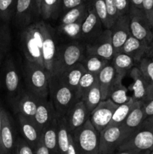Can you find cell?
Instances as JSON below:
<instances>
[{
    "instance_id": "cell-1",
    "label": "cell",
    "mask_w": 153,
    "mask_h": 154,
    "mask_svg": "<svg viewBox=\"0 0 153 154\" xmlns=\"http://www.w3.org/2000/svg\"><path fill=\"white\" fill-rule=\"evenodd\" d=\"M20 42L26 60L44 67L43 21L31 23L20 33Z\"/></svg>"
},
{
    "instance_id": "cell-2",
    "label": "cell",
    "mask_w": 153,
    "mask_h": 154,
    "mask_svg": "<svg viewBox=\"0 0 153 154\" xmlns=\"http://www.w3.org/2000/svg\"><path fill=\"white\" fill-rule=\"evenodd\" d=\"M49 96L59 115L65 116L79 99L75 92L68 87L57 75L49 76Z\"/></svg>"
},
{
    "instance_id": "cell-3",
    "label": "cell",
    "mask_w": 153,
    "mask_h": 154,
    "mask_svg": "<svg viewBox=\"0 0 153 154\" xmlns=\"http://www.w3.org/2000/svg\"><path fill=\"white\" fill-rule=\"evenodd\" d=\"M117 150L146 151L153 150V115L147 117L134 132L129 135Z\"/></svg>"
},
{
    "instance_id": "cell-4",
    "label": "cell",
    "mask_w": 153,
    "mask_h": 154,
    "mask_svg": "<svg viewBox=\"0 0 153 154\" xmlns=\"http://www.w3.org/2000/svg\"><path fill=\"white\" fill-rule=\"evenodd\" d=\"M24 72L27 90L41 99H48L50 75L45 69L26 60Z\"/></svg>"
},
{
    "instance_id": "cell-5",
    "label": "cell",
    "mask_w": 153,
    "mask_h": 154,
    "mask_svg": "<svg viewBox=\"0 0 153 154\" xmlns=\"http://www.w3.org/2000/svg\"><path fill=\"white\" fill-rule=\"evenodd\" d=\"M70 133L80 154H99V132L89 119Z\"/></svg>"
},
{
    "instance_id": "cell-6",
    "label": "cell",
    "mask_w": 153,
    "mask_h": 154,
    "mask_svg": "<svg viewBox=\"0 0 153 154\" xmlns=\"http://www.w3.org/2000/svg\"><path fill=\"white\" fill-rule=\"evenodd\" d=\"M85 43L76 41L59 45L57 51L54 75H59L70 66L80 63L85 54Z\"/></svg>"
},
{
    "instance_id": "cell-7",
    "label": "cell",
    "mask_w": 153,
    "mask_h": 154,
    "mask_svg": "<svg viewBox=\"0 0 153 154\" xmlns=\"http://www.w3.org/2000/svg\"><path fill=\"white\" fill-rule=\"evenodd\" d=\"M130 135L122 125L106 126L99 132V154H110L116 151Z\"/></svg>"
},
{
    "instance_id": "cell-8",
    "label": "cell",
    "mask_w": 153,
    "mask_h": 154,
    "mask_svg": "<svg viewBox=\"0 0 153 154\" xmlns=\"http://www.w3.org/2000/svg\"><path fill=\"white\" fill-rule=\"evenodd\" d=\"M130 35L151 46L153 42V28L142 9L131 6L129 11Z\"/></svg>"
},
{
    "instance_id": "cell-9",
    "label": "cell",
    "mask_w": 153,
    "mask_h": 154,
    "mask_svg": "<svg viewBox=\"0 0 153 154\" xmlns=\"http://www.w3.org/2000/svg\"><path fill=\"white\" fill-rule=\"evenodd\" d=\"M43 61L44 67L49 75L55 74L58 47L55 31L50 24L43 21Z\"/></svg>"
},
{
    "instance_id": "cell-10",
    "label": "cell",
    "mask_w": 153,
    "mask_h": 154,
    "mask_svg": "<svg viewBox=\"0 0 153 154\" xmlns=\"http://www.w3.org/2000/svg\"><path fill=\"white\" fill-rule=\"evenodd\" d=\"M85 54L96 55L111 61L115 54L110 29L104 31L92 42L86 44Z\"/></svg>"
},
{
    "instance_id": "cell-11",
    "label": "cell",
    "mask_w": 153,
    "mask_h": 154,
    "mask_svg": "<svg viewBox=\"0 0 153 154\" xmlns=\"http://www.w3.org/2000/svg\"><path fill=\"white\" fill-rule=\"evenodd\" d=\"M118 105L110 99L102 100L90 113L89 120L98 132L109 125Z\"/></svg>"
},
{
    "instance_id": "cell-12",
    "label": "cell",
    "mask_w": 153,
    "mask_h": 154,
    "mask_svg": "<svg viewBox=\"0 0 153 154\" xmlns=\"http://www.w3.org/2000/svg\"><path fill=\"white\" fill-rule=\"evenodd\" d=\"M43 99L33 94L29 90L20 92L14 100V108L16 114H21L28 118L33 120L38 106Z\"/></svg>"
},
{
    "instance_id": "cell-13",
    "label": "cell",
    "mask_w": 153,
    "mask_h": 154,
    "mask_svg": "<svg viewBox=\"0 0 153 154\" xmlns=\"http://www.w3.org/2000/svg\"><path fill=\"white\" fill-rule=\"evenodd\" d=\"M103 27L101 20L91 5L82 23L80 41L85 44L92 42L104 31Z\"/></svg>"
},
{
    "instance_id": "cell-14",
    "label": "cell",
    "mask_w": 153,
    "mask_h": 154,
    "mask_svg": "<svg viewBox=\"0 0 153 154\" xmlns=\"http://www.w3.org/2000/svg\"><path fill=\"white\" fill-rule=\"evenodd\" d=\"M110 29L111 31L112 46L116 54L120 51L128 38L130 35L129 15L119 17Z\"/></svg>"
},
{
    "instance_id": "cell-15",
    "label": "cell",
    "mask_w": 153,
    "mask_h": 154,
    "mask_svg": "<svg viewBox=\"0 0 153 154\" xmlns=\"http://www.w3.org/2000/svg\"><path fill=\"white\" fill-rule=\"evenodd\" d=\"M58 115V114L53 106L52 102L50 100H48V99H43L40 100L38 106L32 120L42 132L56 119Z\"/></svg>"
},
{
    "instance_id": "cell-16",
    "label": "cell",
    "mask_w": 153,
    "mask_h": 154,
    "mask_svg": "<svg viewBox=\"0 0 153 154\" xmlns=\"http://www.w3.org/2000/svg\"><path fill=\"white\" fill-rule=\"evenodd\" d=\"M16 114L22 138L34 149L38 144L41 141L42 132L32 120L21 114Z\"/></svg>"
},
{
    "instance_id": "cell-17",
    "label": "cell",
    "mask_w": 153,
    "mask_h": 154,
    "mask_svg": "<svg viewBox=\"0 0 153 154\" xmlns=\"http://www.w3.org/2000/svg\"><path fill=\"white\" fill-rule=\"evenodd\" d=\"M4 81L6 90L14 99L20 93V75L14 62L11 58L5 61L4 67Z\"/></svg>"
},
{
    "instance_id": "cell-18",
    "label": "cell",
    "mask_w": 153,
    "mask_h": 154,
    "mask_svg": "<svg viewBox=\"0 0 153 154\" xmlns=\"http://www.w3.org/2000/svg\"><path fill=\"white\" fill-rule=\"evenodd\" d=\"M90 113L82 101L76 102L65 115L68 126L70 132L82 126L89 119Z\"/></svg>"
},
{
    "instance_id": "cell-19",
    "label": "cell",
    "mask_w": 153,
    "mask_h": 154,
    "mask_svg": "<svg viewBox=\"0 0 153 154\" xmlns=\"http://www.w3.org/2000/svg\"><path fill=\"white\" fill-rule=\"evenodd\" d=\"M37 14L34 0H16L14 18L16 23L22 29L30 25L32 14Z\"/></svg>"
},
{
    "instance_id": "cell-20",
    "label": "cell",
    "mask_w": 153,
    "mask_h": 154,
    "mask_svg": "<svg viewBox=\"0 0 153 154\" xmlns=\"http://www.w3.org/2000/svg\"><path fill=\"white\" fill-rule=\"evenodd\" d=\"M149 46L142 41L130 35L118 52L124 53L131 57L138 64L143 57H146Z\"/></svg>"
},
{
    "instance_id": "cell-21",
    "label": "cell",
    "mask_w": 153,
    "mask_h": 154,
    "mask_svg": "<svg viewBox=\"0 0 153 154\" xmlns=\"http://www.w3.org/2000/svg\"><path fill=\"white\" fill-rule=\"evenodd\" d=\"M129 76L133 80L132 97L136 101H141L146 103L147 101V83L142 71L138 66H135L128 72Z\"/></svg>"
},
{
    "instance_id": "cell-22",
    "label": "cell",
    "mask_w": 153,
    "mask_h": 154,
    "mask_svg": "<svg viewBox=\"0 0 153 154\" xmlns=\"http://www.w3.org/2000/svg\"><path fill=\"white\" fill-rule=\"evenodd\" d=\"M15 143L12 121L7 111L4 110L1 130V144L6 154H11L14 151Z\"/></svg>"
},
{
    "instance_id": "cell-23",
    "label": "cell",
    "mask_w": 153,
    "mask_h": 154,
    "mask_svg": "<svg viewBox=\"0 0 153 154\" xmlns=\"http://www.w3.org/2000/svg\"><path fill=\"white\" fill-rule=\"evenodd\" d=\"M86 72V70L82 63H77L57 75H58L62 81L76 93L80 81Z\"/></svg>"
},
{
    "instance_id": "cell-24",
    "label": "cell",
    "mask_w": 153,
    "mask_h": 154,
    "mask_svg": "<svg viewBox=\"0 0 153 154\" xmlns=\"http://www.w3.org/2000/svg\"><path fill=\"white\" fill-rule=\"evenodd\" d=\"M144 105L145 103L143 102L136 101L134 108L122 124L130 132V134L134 132L146 118L144 111Z\"/></svg>"
},
{
    "instance_id": "cell-25",
    "label": "cell",
    "mask_w": 153,
    "mask_h": 154,
    "mask_svg": "<svg viewBox=\"0 0 153 154\" xmlns=\"http://www.w3.org/2000/svg\"><path fill=\"white\" fill-rule=\"evenodd\" d=\"M116 75V73L111 61L98 75V82L100 86L102 100L108 99L110 89L115 80Z\"/></svg>"
},
{
    "instance_id": "cell-26",
    "label": "cell",
    "mask_w": 153,
    "mask_h": 154,
    "mask_svg": "<svg viewBox=\"0 0 153 154\" xmlns=\"http://www.w3.org/2000/svg\"><path fill=\"white\" fill-rule=\"evenodd\" d=\"M123 78H124L119 75H116L115 80L110 89L108 94V99L118 105L125 103L131 98V96L128 95L127 87L122 84Z\"/></svg>"
},
{
    "instance_id": "cell-27",
    "label": "cell",
    "mask_w": 153,
    "mask_h": 154,
    "mask_svg": "<svg viewBox=\"0 0 153 154\" xmlns=\"http://www.w3.org/2000/svg\"><path fill=\"white\" fill-rule=\"evenodd\" d=\"M57 118L42 131L41 141L50 154H58V136H57Z\"/></svg>"
},
{
    "instance_id": "cell-28",
    "label": "cell",
    "mask_w": 153,
    "mask_h": 154,
    "mask_svg": "<svg viewBox=\"0 0 153 154\" xmlns=\"http://www.w3.org/2000/svg\"><path fill=\"white\" fill-rule=\"evenodd\" d=\"M116 75L124 78L130 69L136 66V63L131 57L122 52L116 53L111 60Z\"/></svg>"
},
{
    "instance_id": "cell-29",
    "label": "cell",
    "mask_w": 153,
    "mask_h": 154,
    "mask_svg": "<svg viewBox=\"0 0 153 154\" xmlns=\"http://www.w3.org/2000/svg\"><path fill=\"white\" fill-rule=\"evenodd\" d=\"M57 136H58V154H66L70 141V132L68 126L65 116L58 114L57 118Z\"/></svg>"
},
{
    "instance_id": "cell-30",
    "label": "cell",
    "mask_w": 153,
    "mask_h": 154,
    "mask_svg": "<svg viewBox=\"0 0 153 154\" xmlns=\"http://www.w3.org/2000/svg\"><path fill=\"white\" fill-rule=\"evenodd\" d=\"M110 61L96 55L85 54L80 63L85 67L86 70L92 74L98 75L99 72Z\"/></svg>"
},
{
    "instance_id": "cell-31",
    "label": "cell",
    "mask_w": 153,
    "mask_h": 154,
    "mask_svg": "<svg viewBox=\"0 0 153 154\" xmlns=\"http://www.w3.org/2000/svg\"><path fill=\"white\" fill-rule=\"evenodd\" d=\"M137 65L147 83V103L153 99V60L145 57Z\"/></svg>"
},
{
    "instance_id": "cell-32",
    "label": "cell",
    "mask_w": 153,
    "mask_h": 154,
    "mask_svg": "<svg viewBox=\"0 0 153 154\" xmlns=\"http://www.w3.org/2000/svg\"><path fill=\"white\" fill-rule=\"evenodd\" d=\"M62 12V0H42L40 16L44 20H55Z\"/></svg>"
},
{
    "instance_id": "cell-33",
    "label": "cell",
    "mask_w": 153,
    "mask_h": 154,
    "mask_svg": "<svg viewBox=\"0 0 153 154\" xmlns=\"http://www.w3.org/2000/svg\"><path fill=\"white\" fill-rule=\"evenodd\" d=\"M91 4L82 5L77 7L73 8L62 14L60 20V24H67L83 20L88 13Z\"/></svg>"
},
{
    "instance_id": "cell-34",
    "label": "cell",
    "mask_w": 153,
    "mask_h": 154,
    "mask_svg": "<svg viewBox=\"0 0 153 154\" xmlns=\"http://www.w3.org/2000/svg\"><path fill=\"white\" fill-rule=\"evenodd\" d=\"M136 102V100H135V99L131 96L130 100L128 101L127 102L118 105L116 109L114 111L112 119H111L109 125H108L107 126H119V125L122 124L123 122L124 121L126 117H128L129 113L130 112L132 108H133L134 106L135 105Z\"/></svg>"
},
{
    "instance_id": "cell-35",
    "label": "cell",
    "mask_w": 153,
    "mask_h": 154,
    "mask_svg": "<svg viewBox=\"0 0 153 154\" xmlns=\"http://www.w3.org/2000/svg\"><path fill=\"white\" fill-rule=\"evenodd\" d=\"M88 112L91 113L102 101L101 92L98 82H96L91 89L86 93L82 99Z\"/></svg>"
},
{
    "instance_id": "cell-36",
    "label": "cell",
    "mask_w": 153,
    "mask_h": 154,
    "mask_svg": "<svg viewBox=\"0 0 153 154\" xmlns=\"http://www.w3.org/2000/svg\"><path fill=\"white\" fill-rule=\"evenodd\" d=\"M98 81V75L91 72H86L80 81L76 95L80 101H82L86 93L92 87V86Z\"/></svg>"
},
{
    "instance_id": "cell-37",
    "label": "cell",
    "mask_w": 153,
    "mask_h": 154,
    "mask_svg": "<svg viewBox=\"0 0 153 154\" xmlns=\"http://www.w3.org/2000/svg\"><path fill=\"white\" fill-rule=\"evenodd\" d=\"M83 20L71 23L60 24L58 27V32L73 41H80L81 38V27Z\"/></svg>"
},
{
    "instance_id": "cell-38",
    "label": "cell",
    "mask_w": 153,
    "mask_h": 154,
    "mask_svg": "<svg viewBox=\"0 0 153 154\" xmlns=\"http://www.w3.org/2000/svg\"><path fill=\"white\" fill-rule=\"evenodd\" d=\"M10 46V33L7 26H0V66Z\"/></svg>"
},
{
    "instance_id": "cell-39",
    "label": "cell",
    "mask_w": 153,
    "mask_h": 154,
    "mask_svg": "<svg viewBox=\"0 0 153 154\" xmlns=\"http://www.w3.org/2000/svg\"><path fill=\"white\" fill-rule=\"evenodd\" d=\"M16 2V0H0V19L8 22L14 17Z\"/></svg>"
},
{
    "instance_id": "cell-40",
    "label": "cell",
    "mask_w": 153,
    "mask_h": 154,
    "mask_svg": "<svg viewBox=\"0 0 153 154\" xmlns=\"http://www.w3.org/2000/svg\"><path fill=\"white\" fill-rule=\"evenodd\" d=\"M92 5L94 8L98 16L101 20L104 29L110 28L107 12H106L105 0H92Z\"/></svg>"
},
{
    "instance_id": "cell-41",
    "label": "cell",
    "mask_w": 153,
    "mask_h": 154,
    "mask_svg": "<svg viewBox=\"0 0 153 154\" xmlns=\"http://www.w3.org/2000/svg\"><path fill=\"white\" fill-rule=\"evenodd\" d=\"M14 152V154H35L34 149L23 138L16 139Z\"/></svg>"
},
{
    "instance_id": "cell-42",
    "label": "cell",
    "mask_w": 153,
    "mask_h": 154,
    "mask_svg": "<svg viewBox=\"0 0 153 154\" xmlns=\"http://www.w3.org/2000/svg\"><path fill=\"white\" fill-rule=\"evenodd\" d=\"M105 3H106V12H107L108 19H109L110 26L111 27L119 17H118L116 6L115 0H105Z\"/></svg>"
},
{
    "instance_id": "cell-43",
    "label": "cell",
    "mask_w": 153,
    "mask_h": 154,
    "mask_svg": "<svg viewBox=\"0 0 153 154\" xmlns=\"http://www.w3.org/2000/svg\"><path fill=\"white\" fill-rule=\"evenodd\" d=\"M92 0H62V13L82 5L91 4Z\"/></svg>"
},
{
    "instance_id": "cell-44",
    "label": "cell",
    "mask_w": 153,
    "mask_h": 154,
    "mask_svg": "<svg viewBox=\"0 0 153 154\" xmlns=\"http://www.w3.org/2000/svg\"><path fill=\"white\" fill-rule=\"evenodd\" d=\"M115 3L118 17L128 14L132 6L130 0H115Z\"/></svg>"
},
{
    "instance_id": "cell-45",
    "label": "cell",
    "mask_w": 153,
    "mask_h": 154,
    "mask_svg": "<svg viewBox=\"0 0 153 154\" xmlns=\"http://www.w3.org/2000/svg\"><path fill=\"white\" fill-rule=\"evenodd\" d=\"M142 10L153 28V0H142Z\"/></svg>"
},
{
    "instance_id": "cell-46",
    "label": "cell",
    "mask_w": 153,
    "mask_h": 154,
    "mask_svg": "<svg viewBox=\"0 0 153 154\" xmlns=\"http://www.w3.org/2000/svg\"><path fill=\"white\" fill-rule=\"evenodd\" d=\"M66 154H80L79 151H78L77 148H76V144H75L73 138H72L71 133H70L68 148L67 153Z\"/></svg>"
},
{
    "instance_id": "cell-47",
    "label": "cell",
    "mask_w": 153,
    "mask_h": 154,
    "mask_svg": "<svg viewBox=\"0 0 153 154\" xmlns=\"http://www.w3.org/2000/svg\"><path fill=\"white\" fill-rule=\"evenodd\" d=\"M34 152H35V154H50L49 150L45 147L42 141H40L36 146V147L34 148Z\"/></svg>"
},
{
    "instance_id": "cell-48",
    "label": "cell",
    "mask_w": 153,
    "mask_h": 154,
    "mask_svg": "<svg viewBox=\"0 0 153 154\" xmlns=\"http://www.w3.org/2000/svg\"><path fill=\"white\" fill-rule=\"evenodd\" d=\"M144 111H145L146 117L153 115V99L145 104V105H144Z\"/></svg>"
},
{
    "instance_id": "cell-49",
    "label": "cell",
    "mask_w": 153,
    "mask_h": 154,
    "mask_svg": "<svg viewBox=\"0 0 153 154\" xmlns=\"http://www.w3.org/2000/svg\"><path fill=\"white\" fill-rule=\"evenodd\" d=\"M142 152L137 151V150H116V151L112 152V153L110 154H142Z\"/></svg>"
},
{
    "instance_id": "cell-50",
    "label": "cell",
    "mask_w": 153,
    "mask_h": 154,
    "mask_svg": "<svg viewBox=\"0 0 153 154\" xmlns=\"http://www.w3.org/2000/svg\"><path fill=\"white\" fill-rule=\"evenodd\" d=\"M131 5L137 8L142 9V0H130Z\"/></svg>"
},
{
    "instance_id": "cell-51",
    "label": "cell",
    "mask_w": 153,
    "mask_h": 154,
    "mask_svg": "<svg viewBox=\"0 0 153 154\" xmlns=\"http://www.w3.org/2000/svg\"><path fill=\"white\" fill-rule=\"evenodd\" d=\"M42 0H34V6H35V10L37 12L38 15H40V4H41Z\"/></svg>"
},
{
    "instance_id": "cell-52",
    "label": "cell",
    "mask_w": 153,
    "mask_h": 154,
    "mask_svg": "<svg viewBox=\"0 0 153 154\" xmlns=\"http://www.w3.org/2000/svg\"><path fill=\"white\" fill-rule=\"evenodd\" d=\"M146 57H148V58L151 59L152 60H153V42L151 45V46L149 47L148 50V52H147Z\"/></svg>"
},
{
    "instance_id": "cell-53",
    "label": "cell",
    "mask_w": 153,
    "mask_h": 154,
    "mask_svg": "<svg viewBox=\"0 0 153 154\" xmlns=\"http://www.w3.org/2000/svg\"><path fill=\"white\" fill-rule=\"evenodd\" d=\"M3 114H4V109L2 108L1 111H0V146L2 147L1 144V130H2V126L3 122Z\"/></svg>"
},
{
    "instance_id": "cell-54",
    "label": "cell",
    "mask_w": 153,
    "mask_h": 154,
    "mask_svg": "<svg viewBox=\"0 0 153 154\" xmlns=\"http://www.w3.org/2000/svg\"><path fill=\"white\" fill-rule=\"evenodd\" d=\"M0 154H6L5 152H4V150H3V148L1 147V146H0Z\"/></svg>"
},
{
    "instance_id": "cell-55",
    "label": "cell",
    "mask_w": 153,
    "mask_h": 154,
    "mask_svg": "<svg viewBox=\"0 0 153 154\" xmlns=\"http://www.w3.org/2000/svg\"><path fill=\"white\" fill-rule=\"evenodd\" d=\"M150 152H151V150H146V151L142 152V154H150Z\"/></svg>"
},
{
    "instance_id": "cell-56",
    "label": "cell",
    "mask_w": 153,
    "mask_h": 154,
    "mask_svg": "<svg viewBox=\"0 0 153 154\" xmlns=\"http://www.w3.org/2000/svg\"><path fill=\"white\" fill-rule=\"evenodd\" d=\"M150 154H153V150H151V152H150Z\"/></svg>"
},
{
    "instance_id": "cell-57",
    "label": "cell",
    "mask_w": 153,
    "mask_h": 154,
    "mask_svg": "<svg viewBox=\"0 0 153 154\" xmlns=\"http://www.w3.org/2000/svg\"><path fill=\"white\" fill-rule=\"evenodd\" d=\"M1 109H2V108H1V107H0V111H1Z\"/></svg>"
}]
</instances>
